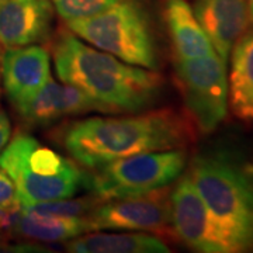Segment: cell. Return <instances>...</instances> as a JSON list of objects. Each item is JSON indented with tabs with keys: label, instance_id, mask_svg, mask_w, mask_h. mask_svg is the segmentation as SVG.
I'll return each mask as SVG.
<instances>
[{
	"label": "cell",
	"instance_id": "3",
	"mask_svg": "<svg viewBox=\"0 0 253 253\" xmlns=\"http://www.w3.org/2000/svg\"><path fill=\"white\" fill-rule=\"evenodd\" d=\"M187 174L235 253L253 251V163L231 151L214 149L196 155Z\"/></svg>",
	"mask_w": 253,
	"mask_h": 253
},
{
	"label": "cell",
	"instance_id": "8",
	"mask_svg": "<svg viewBox=\"0 0 253 253\" xmlns=\"http://www.w3.org/2000/svg\"><path fill=\"white\" fill-rule=\"evenodd\" d=\"M169 186L141 196L106 200L87 215L89 231H141L155 235L174 234Z\"/></svg>",
	"mask_w": 253,
	"mask_h": 253
},
{
	"label": "cell",
	"instance_id": "5",
	"mask_svg": "<svg viewBox=\"0 0 253 253\" xmlns=\"http://www.w3.org/2000/svg\"><path fill=\"white\" fill-rule=\"evenodd\" d=\"M76 37L123 62L158 69L154 33L144 7L136 0H121L91 17L68 21Z\"/></svg>",
	"mask_w": 253,
	"mask_h": 253
},
{
	"label": "cell",
	"instance_id": "20",
	"mask_svg": "<svg viewBox=\"0 0 253 253\" xmlns=\"http://www.w3.org/2000/svg\"><path fill=\"white\" fill-rule=\"evenodd\" d=\"M21 206L18 200L17 189L9 174L0 169V210Z\"/></svg>",
	"mask_w": 253,
	"mask_h": 253
},
{
	"label": "cell",
	"instance_id": "10",
	"mask_svg": "<svg viewBox=\"0 0 253 253\" xmlns=\"http://www.w3.org/2000/svg\"><path fill=\"white\" fill-rule=\"evenodd\" d=\"M49 78V54L42 46L7 48L1 56L3 86L16 109L31 99Z\"/></svg>",
	"mask_w": 253,
	"mask_h": 253
},
{
	"label": "cell",
	"instance_id": "15",
	"mask_svg": "<svg viewBox=\"0 0 253 253\" xmlns=\"http://www.w3.org/2000/svg\"><path fill=\"white\" fill-rule=\"evenodd\" d=\"M231 109L242 121H253V30L235 42L228 83Z\"/></svg>",
	"mask_w": 253,
	"mask_h": 253
},
{
	"label": "cell",
	"instance_id": "7",
	"mask_svg": "<svg viewBox=\"0 0 253 253\" xmlns=\"http://www.w3.org/2000/svg\"><path fill=\"white\" fill-rule=\"evenodd\" d=\"M176 81L194 124L203 134L212 132L228 111L226 63L217 52L176 58Z\"/></svg>",
	"mask_w": 253,
	"mask_h": 253
},
{
	"label": "cell",
	"instance_id": "21",
	"mask_svg": "<svg viewBox=\"0 0 253 253\" xmlns=\"http://www.w3.org/2000/svg\"><path fill=\"white\" fill-rule=\"evenodd\" d=\"M11 135V124L7 117V114L0 109V152L3 151V148L7 145Z\"/></svg>",
	"mask_w": 253,
	"mask_h": 253
},
{
	"label": "cell",
	"instance_id": "2",
	"mask_svg": "<svg viewBox=\"0 0 253 253\" xmlns=\"http://www.w3.org/2000/svg\"><path fill=\"white\" fill-rule=\"evenodd\" d=\"M190 138L183 117L163 109L131 117L82 120L68 128L63 145L76 162L97 169L132 155L180 149Z\"/></svg>",
	"mask_w": 253,
	"mask_h": 253
},
{
	"label": "cell",
	"instance_id": "11",
	"mask_svg": "<svg viewBox=\"0 0 253 253\" xmlns=\"http://www.w3.org/2000/svg\"><path fill=\"white\" fill-rule=\"evenodd\" d=\"M193 11L214 51L228 62L235 42L252 24L246 0H194Z\"/></svg>",
	"mask_w": 253,
	"mask_h": 253
},
{
	"label": "cell",
	"instance_id": "17",
	"mask_svg": "<svg viewBox=\"0 0 253 253\" xmlns=\"http://www.w3.org/2000/svg\"><path fill=\"white\" fill-rule=\"evenodd\" d=\"M13 231L24 238L42 242L69 241L90 232L87 217H48L23 211H20Z\"/></svg>",
	"mask_w": 253,
	"mask_h": 253
},
{
	"label": "cell",
	"instance_id": "25",
	"mask_svg": "<svg viewBox=\"0 0 253 253\" xmlns=\"http://www.w3.org/2000/svg\"><path fill=\"white\" fill-rule=\"evenodd\" d=\"M0 1H1V0H0Z\"/></svg>",
	"mask_w": 253,
	"mask_h": 253
},
{
	"label": "cell",
	"instance_id": "22",
	"mask_svg": "<svg viewBox=\"0 0 253 253\" xmlns=\"http://www.w3.org/2000/svg\"><path fill=\"white\" fill-rule=\"evenodd\" d=\"M248 1V6H249V13H251V20H252L253 24V0H246Z\"/></svg>",
	"mask_w": 253,
	"mask_h": 253
},
{
	"label": "cell",
	"instance_id": "24",
	"mask_svg": "<svg viewBox=\"0 0 253 253\" xmlns=\"http://www.w3.org/2000/svg\"><path fill=\"white\" fill-rule=\"evenodd\" d=\"M3 232H4V231H1V229H0V246L3 245V239H4V236H3Z\"/></svg>",
	"mask_w": 253,
	"mask_h": 253
},
{
	"label": "cell",
	"instance_id": "9",
	"mask_svg": "<svg viewBox=\"0 0 253 253\" xmlns=\"http://www.w3.org/2000/svg\"><path fill=\"white\" fill-rule=\"evenodd\" d=\"M170 204L174 235L189 248L203 253H235L229 236L211 214L189 174L172 189Z\"/></svg>",
	"mask_w": 253,
	"mask_h": 253
},
{
	"label": "cell",
	"instance_id": "6",
	"mask_svg": "<svg viewBox=\"0 0 253 253\" xmlns=\"http://www.w3.org/2000/svg\"><path fill=\"white\" fill-rule=\"evenodd\" d=\"M186 161L181 149L126 156L94 169L86 186L103 201L141 196L170 186L183 173Z\"/></svg>",
	"mask_w": 253,
	"mask_h": 253
},
{
	"label": "cell",
	"instance_id": "23",
	"mask_svg": "<svg viewBox=\"0 0 253 253\" xmlns=\"http://www.w3.org/2000/svg\"><path fill=\"white\" fill-rule=\"evenodd\" d=\"M1 56L3 55L0 54V86H1ZM0 91H1V87H0Z\"/></svg>",
	"mask_w": 253,
	"mask_h": 253
},
{
	"label": "cell",
	"instance_id": "16",
	"mask_svg": "<svg viewBox=\"0 0 253 253\" xmlns=\"http://www.w3.org/2000/svg\"><path fill=\"white\" fill-rule=\"evenodd\" d=\"M72 253H168L169 248L161 239L146 232L89 234L69 239L65 245Z\"/></svg>",
	"mask_w": 253,
	"mask_h": 253
},
{
	"label": "cell",
	"instance_id": "13",
	"mask_svg": "<svg viewBox=\"0 0 253 253\" xmlns=\"http://www.w3.org/2000/svg\"><path fill=\"white\" fill-rule=\"evenodd\" d=\"M17 111L31 124L48 126L68 116L99 111V107L76 86L49 78L31 99L18 106Z\"/></svg>",
	"mask_w": 253,
	"mask_h": 253
},
{
	"label": "cell",
	"instance_id": "1",
	"mask_svg": "<svg viewBox=\"0 0 253 253\" xmlns=\"http://www.w3.org/2000/svg\"><path fill=\"white\" fill-rule=\"evenodd\" d=\"M56 73L63 83L86 93L103 113H134L148 107L162 86V76L135 68L66 34L54 44Z\"/></svg>",
	"mask_w": 253,
	"mask_h": 253
},
{
	"label": "cell",
	"instance_id": "18",
	"mask_svg": "<svg viewBox=\"0 0 253 253\" xmlns=\"http://www.w3.org/2000/svg\"><path fill=\"white\" fill-rule=\"evenodd\" d=\"M103 200L99 197H79L44 201L31 206H21L23 212L48 217H87Z\"/></svg>",
	"mask_w": 253,
	"mask_h": 253
},
{
	"label": "cell",
	"instance_id": "19",
	"mask_svg": "<svg viewBox=\"0 0 253 253\" xmlns=\"http://www.w3.org/2000/svg\"><path fill=\"white\" fill-rule=\"evenodd\" d=\"M58 14L68 23L99 14L121 0H51Z\"/></svg>",
	"mask_w": 253,
	"mask_h": 253
},
{
	"label": "cell",
	"instance_id": "12",
	"mask_svg": "<svg viewBox=\"0 0 253 253\" xmlns=\"http://www.w3.org/2000/svg\"><path fill=\"white\" fill-rule=\"evenodd\" d=\"M52 23L51 0H1L0 46L16 48L45 40Z\"/></svg>",
	"mask_w": 253,
	"mask_h": 253
},
{
	"label": "cell",
	"instance_id": "4",
	"mask_svg": "<svg viewBox=\"0 0 253 253\" xmlns=\"http://www.w3.org/2000/svg\"><path fill=\"white\" fill-rule=\"evenodd\" d=\"M0 169L14 183L21 206L73 197L87 180L76 163L21 132L0 152Z\"/></svg>",
	"mask_w": 253,
	"mask_h": 253
},
{
	"label": "cell",
	"instance_id": "14",
	"mask_svg": "<svg viewBox=\"0 0 253 253\" xmlns=\"http://www.w3.org/2000/svg\"><path fill=\"white\" fill-rule=\"evenodd\" d=\"M165 20L172 38L176 58H200L214 54V46L200 26L186 0H168Z\"/></svg>",
	"mask_w": 253,
	"mask_h": 253
}]
</instances>
